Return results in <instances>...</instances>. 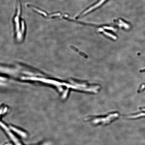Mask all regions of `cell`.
Returning <instances> with one entry per match:
<instances>
[{
	"mask_svg": "<svg viewBox=\"0 0 145 145\" xmlns=\"http://www.w3.org/2000/svg\"><path fill=\"white\" fill-rule=\"evenodd\" d=\"M106 0H102L100 2H99L98 3H97V4L94 6L92 7H91V8H89V9H88V10H87L84 13V14H86V13H87V12H89L91 11V10H93L94 8H96L98 6H99L100 5H101L102 3H103V2L104 1Z\"/></svg>",
	"mask_w": 145,
	"mask_h": 145,
	"instance_id": "2",
	"label": "cell"
},
{
	"mask_svg": "<svg viewBox=\"0 0 145 145\" xmlns=\"http://www.w3.org/2000/svg\"><path fill=\"white\" fill-rule=\"evenodd\" d=\"M119 117L118 113H111L103 116H89L86 118L85 120L93 125L105 126L109 124Z\"/></svg>",
	"mask_w": 145,
	"mask_h": 145,
	"instance_id": "1",
	"label": "cell"
},
{
	"mask_svg": "<svg viewBox=\"0 0 145 145\" xmlns=\"http://www.w3.org/2000/svg\"><path fill=\"white\" fill-rule=\"evenodd\" d=\"M141 110H143V111H145V109H141Z\"/></svg>",
	"mask_w": 145,
	"mask_h": 145,
	"instance_id": "4",
	"label": "cell"
},
{
	"mask_svg": "<svg viewBox=\"0 0 145 145\" xmlns=\"http://www.w3.org/2000/svg\"><path fill=\"white\" fill-rule=\"evenodd\" d=\"M104 33L106 34V35H108V36H110V37H111L113 38L114 39H116V37H115V36H113V35H112V34H110L106 32Z\"/></svg>",
	"mask_w": 145,
	"mask_h": 145,
	"instance_id": "3",
	"label": "cell"
}]
</instances>
